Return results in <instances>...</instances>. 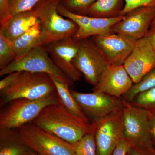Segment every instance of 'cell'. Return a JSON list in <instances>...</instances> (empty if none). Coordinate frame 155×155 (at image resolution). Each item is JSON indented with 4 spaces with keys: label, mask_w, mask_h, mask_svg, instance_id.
<instances>
[{
    "label": "cell",
    "mask_w": 155,
    "mask_h": 155,
    "mask_svg": "<svg viewBox=\"0 0 155 155\" xmlns=\"http://www.w3.org/2000/svg\"><path fill=\"white\" fill-rule=\"evenodd\" d=\"M31 122L69 143L78 141L95 127L94 122L73 115L60 101L46 106Z\"/></svg>",
    "instance_id": "1"
},
{
    "label": "cell",
    "mask_w": 155,
    "mask_h": 155,
    "mask_svg": "<svg viewBox=\"0 0 155 155\" xmlns=\"http://www.w3.org/2000/svg\"><path fill=\"white\" fill-rule=\"evenodd\" d=\"M61 0H39L32 10L41 25L40 46L73 37L78 26L69 19L59 14L58 6Z\"/></svg>",
    "instance_id": "2"
},
{
    "label": "cell",
    "mask_w": 155,
    "mask_h": 155,
    "mask_svg": "<svg viewBox=\"0 0 155 155\" xmlns=\"http://www.w3.org/2000/svg\"><path fill=\"white\" fill-rule=\"evenodd\" d=\"M56 92L55 86L50 75L24 72L17 83L0 91V106L3 107L11 101L18 99H42Z\"/></svg>",
    "instance_id": "3"
},
{
    "label": "cell",
    "mask_w": 155,
    "mask_h": 155,
    "mask_svg": "<svg viewBox=\"0 0 155 155\" xmlns=\"http://www.w3.org/2000/svg\"><path fill=\"white\" fill-rule=\"evenodd\" d=\"M59 101L57 92L42 99H18L11 101L1 111L0 129H18L32 122L46 106Z\"/></svg>",
    "instance_id": "4"
},
{
    "label": "cell",
    "mask_w": 155,
    "mask_h": 155,
    "mask_svg": "<svg viewBox=\"0 0 155 155\" xmlns=\"http://www.w3.org/2000/svg\"><path fill=\"white\" fill-rule=\"evenodd\" d=\"M17 129L22 141L38 155H74L70 143L32 122Z\"/></svg>",
    "instance_id": "5"
},
{
    "label": "cell",
    "mask_w": 155,
    "mask_h": 155,
    "mask_svg": "<svg viewBox=\"0 0 155 155\" xmlns=\"http://www.w3.org/2000/svg\"><path fill=\"white\" fill-rule=\"evenodd\" d=\"M17 71L46 73L56 76L69 86L73 83L54 64L45 46L35 48L21 59L1 69L0 77Z\"/></svg>",
    "instance_id": "6"
},
{
    "label": "cell",
    "mask_w": 155,
    "mask_h": 155,
    "mask_svg": "<svg viewBox=\"0 0 155 155\" xmlns=\"http://www.w3.org/2000/svg\"><path fill=\"white\" fill-rule=\"evenodd\" d=\"M123 102L124 106L122 110L124 117V138L132 146L153 145L150 113L144 109L132 105L123 99Z\"/></svg>",
    "instance_id": "7"
},
{
    "label": "cell",
    "mask_w": 155,
    "mask_h": 155,
    "mask_svg": "<svg viewBox=\"0 0 155 155\" xmlns=\"http://www.w3.org/2000/svg\"><path fill=\"white\" fill-rule=\"evenodd\" d=\"M80 41L79 50L73 64L86 81L94 87L110 65L91 38Z\"/></svg>",
    "instance_id": "8"
},
{
    "label": "cell",
    "mask_w": 155,
    "mask_h": 155,
    "mask_svg": "<svg viewBox=\"0 0 155 155\" xmlns=\"http://www.w3.org/2000/svg\"><path fill=\"white\" fill-rule=\"evenodd\" d=\"M71 93L84 113L94 121L112 116L122 111L123 99L100 92L89 93L71 90Z\"/></svg>",
    "instance_id": "9"
},
{
    "label": "cell",
    "mask_w": 155,
    "mask_h": 155,
    "mask_svg": "<svg viewBox=\"0 0 155 155\" xmlns=\"http://www.w3.org/2000/svg\"><path fill=\"white\" fill-rule=\"evenodd\" d=\"M93 122L95 127L97 155H111L116 146L124 138L122 110Z\"/></svg>",
    "instance_id": "10"
},
{
    "label": "cell",
    "mask_w": 155,
    "mask_h": 155,
    "mask_svg": "<svg viewBox=\"0 0 155 155\" xmlns=\"http://www.w3.org/2000/svg\"><path fill=\"white\" fill-rule=\"evenodd\" d=\"M110 65H123L137 40L122 34L112 33L91 37Z\"/></svg>",
    "instance_id": "11"
},
{
    "label": "cell",
    "mask_w": 155,
    "mask_h": 155,
    "mask_svg": "<svg viewBox=\"0 0 155 155\" xmlns=\"http://www.w3.org/2000/svg\"><path fill=\"white\" fill-rule=\"evenodd\" d=\"M80 43V40L73 36L45 46L54 64L72 83L80 80L82 75L73 64L79 50Z\"/></svg>",
    "instance_id": "12"
},
{
    "label": "cell",
    "mask_w": 155,
    "mask_h": 155,
    "mask_svg": "<svg viewBox=\"0 0 155 155\" xmlns=\"http://www.w3.org/2000/svg\"><path fill=\"white\" fill-rule=\"evenodd\" d=\"M123 66L134 84L155 67V53L147 36L137 40Z\"/></svg>",
    "instance_id": "13"
},
{
    "label": "cell",
    "mask_w": 155,
    "mask_h": 155,
    "mask_svg": "<svg viewBox=\"0 0 155 155\" xmlns=\"http://www.w3.org/2000/svg\"><path fill=\"white\" fill-rule=\"evenodd\" d=\"M112 28V32L122 34L137 40L147 36L155 17V5L134 9Z\"/></svg>",
    "instance_id": "14"
},
{
    "label": "cell",
    "mask_w": 155,
    "mask_h": 155,
    "mask_svg": "<svg viewBox=\"0 0 155 155\" xmlns=\"http://www.w3.org/2000/svg\"><path fill=\"white\" fill-rule=\"evenodd\" d=\"M133 84L132 79L123 65H110L105 69L92 91L121 98Z\"/></svg>",
    "instance_id": "15"
},
{
    "label": "cell",
    "mask_w": 155,
    "mask_h": 155,
    "mask_svg": "<svg viewBox=\"0 0 155 155\" xmlns=\"http://www.w3.org/2000/svg\"><path fill=\"white\" fill-rule=\"evenodd\" d=\"M38 19L33 10L25 11L11 16L2 27L0 33L13 42L36 24Z\"/></svg>",
    "instance_id": "16"
},
{
    "label": "cell",
    "mask_w": 155,
    "mask_h": 155,
    "mask_svg": "<svg viewBox=\"0 0 155 155\" xmlns=\"http://www.w3.org/2000/svg\"><path fill=\"white\" fill-rule=\"evenodd\" d=\"M0 155H38L24 143L17 129H0Z\"/></svg>",
    "instance_id": "17"
},
{
    "label": "cell",
    "mask_w": 155,
    "mask_h": 155,
    "mask_svg": "<svg viewBox=\"0 0 155 155\" xmlns=\"http://www.w3.org/2000/svg\"><path fill=\"white\" fill-rule=\"evenodd\" d=\"M41 34V25L38 20L35 25L12 42L17 56L19 60L35 48L39 47Z\"/></svg>",
    "instance_id": "18"
},
{
    "label": "cell",
    "mask_w": 155,
    "mask_h": 155,
    "mask_svg": "<svg viewBox=\"0 0 155 155\" xmlns=\"http://www.w3.org/2000/svg\"><path fill=\"white\" fill-rule=\"evenodd\" d=\"M125 17L124 15L108 18L90 17L89 22L85 30L74 37L78 40H81L93 36L112 33V27L124 19Z\"/></svg>",
    "instance_id": "19"
},
{
    "label": "cell",
    "mask_w": 155,
    "mask_h": 155,
    "mask_svg": "<svg viewBox=\"0 0 155 155\" xmlns=\"http://www.w3.org/2000/svg\"><path fill=\"white\" fill-rule=\"evenodd\" d=\"M50 76L55 86L59 101L64 107L73 115L79 118L89 120L88 117L84 113L73 97L69 85L56 76Z\"/></svg>",
    "instance_id": "20"
},
{
    "label": "cell",
    "mask_w": 155,
    "mask_h": 155,
    "mask_svg": "<svg viewBox=\"0 0 155 155\" xmlns=\"http://www.w3.org/2000/svg\"><path fill=\"white\" fill-rule=\"evenodd\" d=\"M125 6L124 0H97L90 8L87 16L112 18L121 16Z\"/></svg>",
    "instance_id": "21"
},
{
    "label": "cell",
    "mask_w": 155,
    "mask_h": 155,
    "mask_svg": "<svg viewBox=\"0 0 155 155\" xmlns=\"http://www.w3.org/2000/svg\"><path fill=\"white\" fill-rule=\"evenodd\" d=\"M95 128L78 141L70 143L74 155H97Z\"/></svg>",
    "instance_id": "22"
},
{
    "label": "cell",
    "mask_w": 155,
    "mask_h": 155,
    "mask_svg": "<svg viewBox=\"0 0 155 155\" xmlns=\"http://www.w3.org/2000/svg\"><path fill=\"white\" fill-rule=\"evenodd\" d=\"M155 87V67L148 72L139 82L134 84L131 88L122 97V98L130 102L139 93Z\"/></svg>",
    "instance_id": "23"
},
{
    "label": "cell",
    "mask_w": 155,
    "mask_h": 155,
    "mask_svg": "<svg viewBox=\"0 0 155 155\" xmlns=\"http://www.w3.org/2000/svg\"><path fill=\"white\" fill-rule=\"evenodd\" d=\"M129 103L155 115V87L139 93Z\"/></svg>",
    "instance_id": "24"
},
{
    "label": "cell",
    "mask_w": 155,
    "mask_h": 155,
    "mask_svg": "<svg viewBox=\"0 0 155 155\" xmlns=\"http://www.w3.org/2000/svg\"><path fill=\"white\" fill-rule=\"evenodd\" d=\"M16 59L12 42L0 33V69L5 68Z\"/></svg>",
    "instance_id": "25"
},
{
    "label": "cell",
    "mask_w": 155,
    "mask_h": 155,
    "mask_svg": "<svg viewBox=\"0 0 155 155\" xmlns=\"http://www.w3.org/2000/svg\"><path fill=\"white\" fill-rule=\"evenodd\" d=\"M97 0H61V4L68 11L75 14L87 16L91 6Z\"/></svg>",
    "instance_id": "26"
},
{
    "label": "cell",
    "mask_w": 155,
    "mask_h": 155,
    "mask_svg": "<svg viewBox=\"0 0 155 155\" xmlns=\"http://www.w3.org/2000/svg\"><path fill=\"white\" fill-rule=\"evenodd\" d=\"M39 0H9V9L11 16L31 11Z\"/></svg>",
    "instance_id": "27"
},
{
    "label": "cell",
    "mask_w": 155,
    "mask_h": 155,
    "mask_svg": "<svg viewBox=\"0 0 155 155\" xmlns=\"http://www.w3.org/2000/svg\"><path fill=\"white\" fill-rule=\"evenodd\" d=\"M125 6L121 13L124 16L134 9L142 7L155 5V0H124Z\"/></svg>",
    "instance_id": "28"
},
{
    "label": "cell",
    "mask_w": 155,
    "mask_h": 155,
    "mask_svg": "<svg viewBox=\"0 0 155 155\" xmlns=\"http://www.w3.org/2000/svg\"><path fill=\"white\" fill-rule=\"evenodd\" d=\"M24 72L23 71H17L6 75V77L0 81V91L17 83L22 77Z\"/></svg>",
    "instance_id": "29"
},
{
    "label": "cell",
    "mask_w": 155,
    "mask_h": 155,
    "mask_svg": "<svg viewBox=\"0 0 155 155\" xmlns=\"http://www.w3.org/2000/svg\"><path fill=\"white\" fill-rule=\"evenodd\" d=\"M126 155H155V148L153 145L144 146H132Z\"/></svg>",
    "instance_id": "30"
},
{
    "label": "cell",
    "mask_w": 155,
    "mask_h": 155,
    "mask_svg": "<svg viewBox=\"0 0 155 155\" xmlns=\"http://www.w3.org/2000/svg\"><path fill=\"white\" fill-rule=\"evenodd\" d=\"M11 16L9 9V0H0V23L1 27L8 22Z\"/></svg>",
    "instance_id": "31"
},
{
    "label": "cell",
    "mask_w": 155,
    "mask_h": 155,
    "mask_svg": "<svg viewBox=\"0 0 155 155\" xmlns=\"http://www.w3.org/2000/svg\"><path fill=\"white\" fill-rule=\"evenodd\" d=\"M132 146L129 142L124 138L116 146L111 155H126L128 150Z\"/></svg>",
    "instance_id": "32"
},
{
    "label": "cell",
    "mask_w": 155,
    "mask_h": 155,
    "mask_svg": "<svg viewBox=\"0 0 155 155\" xmlns=\"http://www.w3.org/2000/svg\"><path fill=\"white\" fill-rule=\"evenodd\" d=\"M150 125L152 141L154 146H155V115L150 114Z\"/></svg>",
    "instance_id": "33"
},
{
    "label": "cell",
    "mask_w": 155,
    "mask_h": 155,
    "mask_svg": "<svg viewBox=\"0 0 155 155\" xmlns=\"http://www.w3.org/2000/svg\"><path fill=\"white\" fill-rule=\"evenodd\" d=\"M147 36L155 53V29L149 30Z\"/></svg>",
    "instance_id": "34"
},
{
    "label": "cell",
    "mask_w": 155,
    "mask_h": 155,
    "mask_svg": "<svg viewBox=\"0 0 155 155\" xmlns=\"http://www.w3.org/2000/svg\"><path fill=\"white\" fill-rule=\"evenodd\" d=\"M155 29V17L153 20L151 24L150 27V30L151 29Z\"/></svg>",
    "instance_id": "35"
}]
</instances>
